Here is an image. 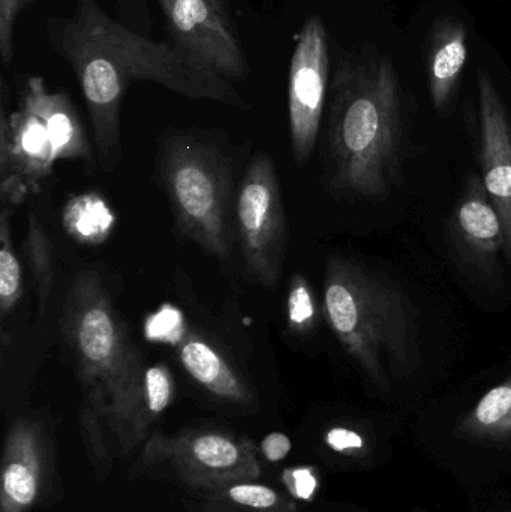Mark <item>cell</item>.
Returning a JSON list of instances; mask_svg holds the SVG:
<instances>
[{"label": "cell", "mask_w": 511, "mask_h": 512, "mask_svg": "<svg viewBox=\"0 0 511 512\" xmlns=\"http://www.w3.org/2000/svg\"><path fill=\"white\" fill-rule=\"evenodd\" d=\"M45 36L77 78L105 173L122 158L120 113L134 81H150L189 99L249 108L230 80L173 42L153 41L125 21L114 20L98 0H75L71 14L47 20Z\"/></svg>", "instance_id": "obj_1"}, {"label": "cell", "mask_w": 511, "mask_h": 512, "mask_svg": "<svg viewBox=\"0 0 511 512\" xmlns=\"http://www.w3.org/2000/svg\"><path fill=\"white\" fill-rule=\"evenodd\" d=\"M330 188L362 200L389 195L399 173L401 96L386 57L345 54L330 84Z\"/></svg>", "instance_id": "obj_2"}, {"label": "cell", "mask_w": 511, "mask_h": 512, "mask_svg": "<svg viewBox=\"0 0 511 512\" xmlns=\"http://www.w3.org/2000/svg\"><path fill=\"white\" fill-rule=\"evenodd\" d=\"M62 333L84 397L101 414L122 454L146 438L147 366L95 270L78 271L66 294Z\"/></svg>", "instance_id": "obj_3"}, {"label": "cell", "mask_w": 511, "mask_h": 512, "mask_svg": "<svg viewBox=\"0 0 511 512\" xmlns=\"http://www.w3.org/2000/svg\"><path fill=\"white\" fill-rule=\"evenodd\" d=\"M324 315L339 343L380 387L402 378L419 358L413 306L395 283L351 259L332 256L324 279Z\"/></svg>", "instance_id": "obj_4"}, {"label": "cell", "mask_w": 511, "mask_h": 512, "mask_svg": "<svg viewBox=\"0 0 511 512\" xmlns=\"http://www.w3.org/2000/svg\"><path fill=\"white\" fill-rule=\"evenodd\" d=\"M161 176L180 231L207 254L230 258V162L218 147L191 135L165 143Z\"/></svg>", "instance_id": "obj_5"}, {"label": "cell", "mask_w": 511, "mask_h": 512, "mask_svg": "<svg viewBox=\"0 0 511 512\" xmlns=\"http://www.w3.org/2000/svg\"><path fill=\"white\" fill-rule=\"evenodd\" d=\"M144 459L147 465L168 463L189 487L203 493L261 477L254 442L222 430H186L174 436H153L147 442Z\"/></svg>", "instance_id": "obj_6"}, {"label": "cell", "mask_w": 511, "mask_h": 512, "mask_svg": "<svg viewBox=\"0 0 511 512\" xmlns=\"http://www.w3.org/2000/svg\"><path fill=\"white\" fill-rule=\"evenodd\" d=\"M236 221L249 276L272 288L281 276L287 221L278 174L266 153H258L246 168L237 195Z\"/></svg>", "instance_id": "obj_7"}, {"label": "cell", "mask_w": 511, "mask_h": 512, "mask_svg": "<svg viewBox=\"0 0 511 512\" xmlns=\"http://www.w3.org/2000/svg\"><path fill=\"white\" fill-rule=\"evenodd\" d=\"M330 54L326 24L320 15L300 27L288 71V123L297 165L314 152L329 89Z\"/></svg>", "instance_id": "obj_8"}, {"label": "cell", "mask_w": 511, "mask_h": 512, "mask_svg": "<svg viewBox=\"0 0 511 512\" xmlns=\"http://www.w3.org/2000/svg\"><path fill=\"white\" fill-rule=\"evenodd\" d=\"M171 42L231 83L248 78L249 63L236 24L210 0H156Z\"/></svg>", "instance_id": "obj_9"}, {"label": "cell", "mask_w": 511, "mask_h": 512, "mask_svg": "<svg viewBox=\"0 0 511 512\" xmlns=\"http://www.w3.org/2000/svg\"><path fill=\"white\" fill-rule=\"evenodd\" d=\"M51 471L50 439L44 423L18 418L3 448L0 512H29L36 507L47 495Z\"/></svg>", "instance_id": "obj_10"}, {"label": "cell", "mask_w": 511, "mask_h": 512, "mask_svg": "<svg viewBox=\"0 0 511 512\" xmlns=\"http://www.w3.org/2000/svg\"><path fill=\"white\" fill-rule=\"evenodd\" d=\"M482 182L503 222L504 255L511 261V123L491 75L479 72Z\"/></svg>", "instance_id": "obj_11"}, {"label": "cell", "mask_w": 511, "mask_h": 512, "mask_svg": "<svg viewBox=\"0 0 511 512\" xmlns=\"http://www.w3.org/2000/svg\"><path fill=\"white\" fill-rule=\"evenodd\" d=\"M8 84L2 78V119H0V177L20 176L36 194L53 170L56 155L44 120L26 105L8 114Z\"/></svg>", "instance_id": "obj_12"}, {"label": "cell", "mask_w": 511, "mask_h": 512, "mask_svg": "<svg viewBox=\"0 0 511 512\" xmlns=\"http://www.w3.org/2000/svg\"><path fill=\"white\" fill-rule=\"evenodd\" d=\"M456 242L471 264L483 273H495L504 252L503 222L479 176H471L456 207L453 221Z\"/></svg>", "instance_id": "obj_13"}, {"label": "cell", "mask_w": 511, "mask_h": 512, "mask_svg": "<svg viewBox=\"0 0 511 512\" xmlns=\"http://www.w3.org/2000/svg\"><path fill=\"white\" fill-rule=\"evenodd\" d=\"M20 102L44 120L56 161L92 158L83 123L66 93L51 92L44 78L33 75L24 84Z\"/></svg>", "instance_id": "obj_14"}, {"label": "cell", "mask_w": 511, "mask_h": 512, "mask_svg": "<svg viewBox=\"0 0 511 512\" xmlns=\"http://www.w3.org/2000/svg\"><path fill=\"white\" fill-rule=\"evenodd\" d=\"M177 354L188 375L216 399L239 406H251L255 402L254 391L236 367L200 334L186 331Z\"/></svg>", "instance_id": "obj_15"}, {"label": "cell", "mask_w": 511, "mask_h": 512, "mask_svg": "<svg viewBox=\"0 0 511 512\" xmlns=\"http://www.w3.org/2000/svg\"><path fill=\"white\" fill-rule=\"evenodd\" d=\"M467 27L456 17H444L435 23L429 39L428 80L432 102L437 110H446L467 62Z\"/></svg>", "instance_id": "obj_16"}, {"label": "cell", "mask_w": 511, "mask_h": 512, "mask_svg": "<svg viewBox=\"0 0 511 512\" xmlns=\"http://www.w3.org/2000/svg\"><path fill=\"white\" fill-rule=\"evenodd\" d=\"M461 432L476 438L511 435V376L479 400L462 421Z\"/></svg>", "instance_id": "obj_17"}, {"label": "cell", "mask_w": 511, "mask_h": 512, "mask_svg": "<svg viewBox=\"0 0 511 512\" xmlns=\"http://www.w3.org/2000/svg\"><path fill=\"white\" fill-rule=\"evenodd\" d=\"M68 233L84 245H99L107 239L114 224L110 207L98 195H81L69 201L63 213Z\"/></svg>", "instance_id": "obj_18"}, {"label": "cell", "mask_w": 511, "mask_h": 512, "mask_svg": "<svg viewBox=\"0 0 511 512\" xmlns=\"http://www.w3.org/2000/svg\"><path fill=\"white\" fill-rule=\"evenodd\" d=\"M212 502L234 505L251 512H297L296 505L279 495L272 487L254 481L225 484L204 492Z\"/></svg>", "instance_id": "obj_19"}, {"label": "cell", "mask_w": 511, "mask_h": 512, "mask_svg": "<svg viewBox=\"0 0 511 512\" xmlns=\"http://www.w3.org/2000/svg\"><path fill=\"white\" fill-rule=\"evenodd\" d=\"M27 262L35 279L39 315L44 316L54 283L53 243L35 213H30L26 237Z\"/></svg>", "instance_id": "obj_20"}, {"label": "cell", "mask_w": 511, "mask_h": 512, "mask_svg": "<svg viewBox=\"0 0 511 512\" xmlns=\"http://www.w3.org/2000/svg\"><path fill=\"white\" fill-rule=\"evenodd\" d=\"M11 209L3 207L2 216H0V316L2 322L8 318L9 313L17 306L18 300L23 291V282H21V265L12 246L11 237Z\"/></svg>", "instance_id": "obj_21"}, {"label": "cell", "mask_w": 511, "mask_h": 512, "mask_svg": "<svg viewBox=\"0 0 511 512\" xmlns=\"http://www.w3.org/2000/svg\"><path fill=\"white\" fill-rule=\"evenodd\" d=\"M288 328L296 334H306L317 322V306L308 280L302 274H294L287 300Z\"/></svg>", "instance_id": "obj_22"}, {"label": "cell", "mask_w": 511, "mask_h": 512, "mask_svg": "<svg viewBox=\"0 0 511 512\" xmlns=\"http://www.w3.org/2000/svg\"><path fill=\"white\" fill-rule=\"evenodd\" d=\"M102 423L104 420L101 414L86 399H83L80 408L81 435L86 444L87 456L99 477H104L110 468V453H108Z\"/></svg>", "instance_id": "obj_23"}, {"label": "cell", "mask_w": 511, "mask_h": 512, "mask_svg": "<svg viewBox=\"0 0 511 512\" xmlns=\"http://www.w3.org/2000/svg\"><path fill=\"white\" fill-rule=\"evenodd\" d=\"M173 396L174 382L170 370L162 364L147 367L146 403L153 421L170 406Z\"/></svg>", "instance_id": "obj_24"}, {"label": "cell", "mask_w": 511, "mask_h": 512, "mask_svg": "<svg viewBox=\"0 0 511 512\" xmlns=\"http://www.w3.org/2000/svg\"><path fill=\"white\" fill-rule=\"evenodd\" d=\"M35 0H0V57L3 65H11L15 57V23L24 6Z\"/></svg>", "instance_id": "obj_25"}, {"label": "cell", "mask_w": 511, "mask_h": 512, "mask_svg": "<svg viewBox=\"0 0 511 512\" xmlns=\"http://www.w3.org/2000/svg\"><path fill=\"white\" fill-rule=\"evenodd\" d=\"M282 480H284L288 492L294 498L302 499V501H311L315 493H317L318 484H320L317 472H315L314 468H309V466L287 469Z\"/></svg>", "instance_id": "obj_26"}, {"label": "cell", "mask_w": 511, "mask_h": 512, "mask_svg": "<svg viewBox=\"0 0 511 512\" xmlns=\"http://www.w3.org/2000/svg\"><path fill=\"white\" fill-rule=\"evenodd\" d=\"M326 444L336 453L353 454L362 453L365 450V441L359 433L345 427H333L327 432Z\"/></svg>", "instance_id": "obj_27"}, {"label": "cell", "mask_w": 511, "mask_h": 512, "mask_svg": "<svg viewBox=\"0 0 511 512\" xmlns=\"http://www.w3.org/2000/svg\"><path fill=\"white\" fill-rule=\"evenodd\" d=\"M117 8L122 12L125 23L134 24V29H150V12L147 0H114Z\"/></svg>", "instance_id": "obj_28"}, {"label": "cell", "mask_w": 511, "mask_h": 512, "mask_svg": "<svg viewBox=\"0 0 511 512\" xmlns=\"http://www.w3.org/2000/svg\"><path fill=\"white\" fill-rule=\"evenodd\" d=\"M261 451L269 462H281L290 454V438L281 432L270 433L261 442Z\"/></svg>", "instance_id": "obj_29"}, {"label": "cell", "mask_w": 511, "mask_h": 512, "mask_svg": "<svg viewBox=\"0 0 511 512\" xmlns=\"http://www.w3.org/2000/svg\"><path fill=\"white\" fill-rule=\"evenodd\" d=\"M210 2H212L213 6H215V8L218 9L219 12H221L222 17H224L225 20H228L230 21L231 24H234L231 0H210Z\"/></svg>", "instance_id": "obj_30"}, {"label": "cell", "mask_w": 511, "mask_h": 512, "mask_svg": "<svg viewBox=\"0 0 511 512\" xmlns=\"http://www.w3.org/2000/svg\"><path fill=\"white\" fill-rule=\"evenodd\" d=\"M204 512H239V511H236V510H233V508H230V507H225L224 504H218V502H216V504H210V505H207L206 508H204Z\"/></svg>", "instance_id": "obj_31"}]
</instances>
